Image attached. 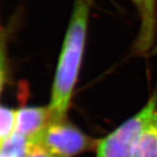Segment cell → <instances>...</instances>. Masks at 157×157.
I'll list each match as a JSON object with an SVG mask.
<instances>
[{
	"label": "cell",
	"instance_id": "1",
	"mask_svg": "<svg viewBox=\"0 0 157 157\" xmlns=\"http://www.w3.org/2000/svg\"><path fill=\"white\" fill-rule=\"evenodd\" d=\"M89 17L87 0H76L59 59L50 108L52 122L62 121L78 77Z\"/></svg>",
	"mask_w": 157,
	"mask_h": 157
},
{
	"label": "cell",
	"instance_id": "2",
	"mask_svg": "<svg viewBox=\"0 0 157 157\" xmlns=\"http://www.w3.org/2000/svg\"><path fill=\"white\" fill-rule=\"evenodd\" d=\"M157 120V94L140 113L119 127L101 140L97 157H130L135 140L147 126Z\"/></svg>",
	"mask_w": 157,
	"mask_h": 157
},
{
	"label": "cell",
	"instance_id": "3",
	"mask_svg": "<svg viewBox=\"0 0 157 157\" xmlns=\"http://www.w3.org/2000/svg\"><path fill=\"white\" fill-rule=\"evenodd\" d=\"M30 140L52 157H70L91 145V140L86 135L63 120L50 123Z\"/></svg>",
	"mask_w": 157,
	"mask_h": 157
},
{
	"label": "cell",
	"instance_id": "4",
	"mask_svg": "<svg viewBox=\"0 0 157 157\" xmlns=\"http://www.w3.org/2000/svg\"><path fill=\"white\" fill-rule=\"evenodd\" d=\"M52 122L49 107H24L17 112L15 131L32 140Z\"/></svg>",
	"mask_w": 157,
	"mask_h": 157
},
{
	"label": "cell",
	"instance_id": "5",
	"mask_svg": "<svg viewBox=\"0 0 157 157\" xmlns=\"http://www.w3.org/2000/svg\"><path fill=\"white\" fill-rule=\"evenodd\" d=\"M140 14L141 22L136 49L140 52H145L151 48L155 38L156 0H143Z\"/></svg>",
	"mask_w": 157,
	"mask_h": 157
},
{
	"label": "cell",
	"instance_id": "6",
	"mask_svg": "<svg viewBox=\"0 0 157 157\" xmlns=\"http://www.w3.org/2000/svg\"><path fill=\"white\" fill-rule=\"evenodd\" d=\"M130 157H157V120L147 126L135 140Z\"/></svg>",
	"mask_w": 157,
	"mask_h": 157
},
{
	"label": "cell",
	"instance_id": "7",
	"mask_svg": "<svg viewBox=\"0 0 157 157\" xmlns=\"http://www.w3.org/2000/svg\"><path fill=\"white\" fill-rule=\"evenodd\" d=\"M33 148L30 139L15 131L1 143V157H26Z\"/></svg>",
	"mask_w": 157,
	"mask_h": 157
},
{
	"label": "cell",
	"instance_id": "8",
	"mask_svg": "<svg viewBox=\"0 0 157 157\" xmlns=\"http://www.w3.org/2000/svg\"><path fill=\"white\" fill-rule=\"evenodd\" d=\"M0 140L1 143L4 142L6 139H8L13 133V129L16 127V120H17V112L7 108L1 107L0 108Z\"/></svg>",
	"mask_w": 157,
	"mask_h": 157
},
{
	"label": "cell",
	"instance_id": "9",
	"mask_svg": "<svg viewBox=\"0 0 157 157\" xmlns=\"http://www.w3.org/2000/svg\"><path fill=\"white\" fill-rule=\"evenodd\" d=\"M26 157H52L50 154H48L47 152L45 151L44 149H42L41 147L37 146H34L32 152L29 154Z\"/></svg>",
	"mask_w": 157,
	"mask_h": 157
},
{
	"label": "cell",
	"instance_id": "10",
	"mask_svg": "<svg viewBox=\"0 0 157 157\" xmlns=\"http://www.w3.org/2000/svg\"><path fill=\"white\" fill-rule=\"evenodd\" d=\"M134 3H135L136 6H138V8L140 9V12L142 10V7H143V0H132Z\"/></svg>",
	"mask_w": 157,
	"mask_h": 157
}]
</instances>
